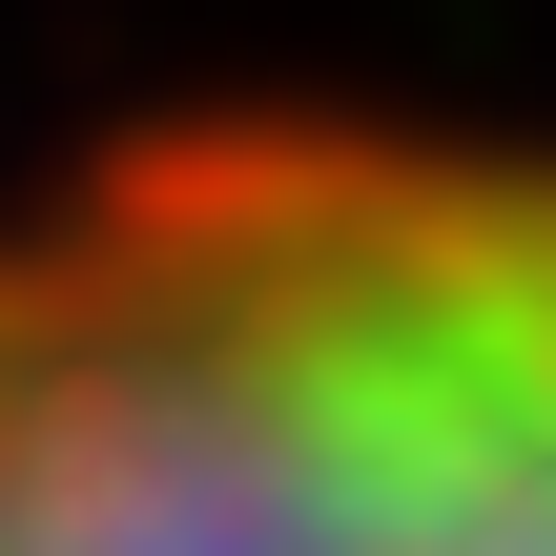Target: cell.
Wrapping results in <instances>:
<instances>
[{
    "label": "cell",
    "instance_id": "cell-1",
    "mask_svg": "<svg viewBox=\"0 0 556 556\" xmlns=\"http://www.w3.org/2000/svg\"><path fill=\"white\" fill-rule=\"evenodd\" d=\"M0 556H556V165L186 124L0 206Z\"/></svg>",
    "mask_w": 556,
    "mask_h": 556
}]
</instances>
